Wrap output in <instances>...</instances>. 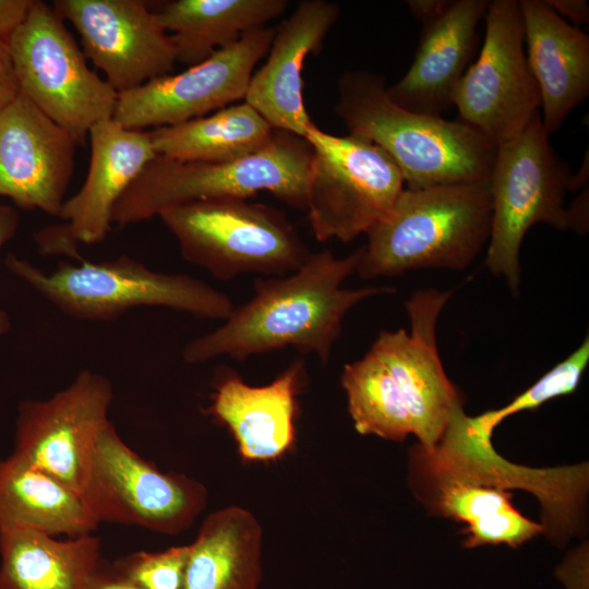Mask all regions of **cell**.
<instances>
[{
  "mask_svg": "<svg viewBox=\"0 0 589 589\" xmlns=\"http://www.w3.org/2000/svg\"><path fill=\"white\" fill-rule=\"evenodd\" d=\"M76 145L20 93L0 110V197L58 217L74 173Z\"/></svg>",
  "mask_w": 589,
  "mask_h": 589,
  "instance_id": "e0dca14e",
  "label": "cell"
},
{
  "mask_svg": "<svg viewBox=\"0 0 589 589\" xmlns=\"http://www.w3.org/2000/svg\"><path fill=\"white\" fill-rule=\"evenodd\" d=\"M303 372L302 362L296 361L267 385L251 386L235 373L217 383L205 412L230 430L244 460L275 459L293 445Z\"/></svg>",
  "mask_w": 589,
  "mask_h": 589,
  "instance_id": "7402d4cb",
  "label": "cell"
},
{
  "mask_svg": "<svg viewBox=\"0 0 589 589\" xmlns=\"http://www.w3.org/2000/svg\"><path fill=\"white\" fill-rule=\"evenodd\" d=\"M560 16H566L572 25L578 27L589 21V5L586 0H544Z\"/></svg>",
  "mask_w": 589,
  "mask_h": 589,
  "instance_id": "e575fe53",
  "label": "cell"
},
{
  "mask_svg": "<svg viewBox=\"0 0 589 589\" xmlns=\"http://www.w3.org/2000/svg\"><path fill=\"white\" fill-rule=\"evenodd\" d=\"M275 28H259L216 50L184 71L153 79L118 94L112 119L144 130L183 123L243 99L257 62L267 53Z\"/></svg>",
  "mask_w": 589,
  "mask_h": 589,
  "instance_id": "4fadbf2b",
  "label": "cell"
},
{
  "mask_svg": "<svg viewBox=\"0 0 589 589\" xmlns=\"http://www.w3.org/2000/svg\"><path fill=\"white\" fill-rule=\"evenodd\" d=\"M340 14L338 3L304 0L275 28L265 63L252 74L244 101L274 129L305 137L314 124L303 98L302 70Z\"/></svg>",
  "mask_w": 589,
  "mask_h": 589,
  "instance_id": "d6986e66",
  "label": "cell"
},
{
  "mask_svg": "<svg viewBox=\"0 0 589 589\" xmlns=\"http://www.w3.org/2000/svg\"><path fill=\"white\" fill-rule=\"evenodd\" d=\"M81 496L98 524L177 534L203 512L207 491L187 476L157 469L109 421L97 441Z\"/></svg>",
  "mask_w": 589,
  "mask_h": 589,
  "instance_id": "30bf717a",
  "label": "cell"
},
{
  "mask_svg": "<svg viewBox=\"0 0 589 589\" xmlns=\"http://www.w3.org/2000/svg\"><path fill=\"white\" fill-rule=\"evenodd\" d=\"M538 113L515 139L496 146L489 178L492 221L485 266L502 276L514 294L520 284L519 252L529 228L544 223L576 229L565 207L572 172L553 149Z\"/></svg>",
  "mask_w": 589,
  "mask_h": 589,
  "instance_id": "52a82bcc",
  "label": "cell"
},
{
  "mask_svg": "<svg viewBox=\"0 0 589 589\" xmlns=\"http://www.w3.org/2000/svg\"><path fill=\"white\" fill-rule=\"evenodd\" d=\"M488 5V0H449L436 17L422 24L410 68L387 87L395 104L433 117H442L453 106L455 91L474 56L477 26Z\"/></svg>",
  "mask_w": 589,
  "mask_h": 589,
  "instance_id": "ffe728a7",
  "label": "cell"
},
{
  "mask_svg": "<svg viewBox=\"0 0 589 589\" xmlns=\"http://www.w3.org/2000/svg\"><path fill=\"white\" fill-rule=\"evenodd\" d=\"M20 94L7 39L0 38V110Z\"/></svg>",
  "mask_w": 589,
  "mask_h": 589,
  "instance_id": "4dcf8cb0",
  "label": "cell"
},
{
  "mask_svg": "<svg viewBox=\"0 0 589 589\" xmlns=\"http://www.w3.org/2000/svg\"><path fill=\"white\" fill-rule=\"evenodd\" d=\"M588 166V153H586V159L584 160L579 171L576 175H572L569 191H576L587 184L589 177Z\"/></svg>",
  "mask_w": 589,
  "mask_h": 589,
  "instance_id": "8d00e7d4",
  "label": "cell"
},
{
  "mask_svg": "<svg viewBox=\"0 0 589 589\" xmlns=\"http://www.w3.org/2000/svg\"><path fill=\"white\" fill-rule=\"evenodd\" d=\"M190 544L161 552H136L117 560L115 567L144 589H183Z\"/></svg>",
  "mask_w": 589,
  "mask_h": 589,
  "instance_id": "f546056e",
  "label": "cell"
},
{
  "mask_svg": "<svg viewBox=\"0 0 589 589\" xmlns=\"http://www.w3.org/2000/svg\"><path fill=\"white\" fill-rule=\"evenodd\" d=\"M34 0H0V38L8 39L22 23Z\"/></svg>",
  "mask_w": 589,
  "mask_h": 589,
  "instance_id": "d6a6232c",
  "label": "cell"
},
{
  "mask_svg": "<svg viewBox=\"0 0 589 589\" xmlns=\"http://www.w3.org/2000/svg\"><path fill=\"white\" fill-rule=\"evenodd\" d=\"M77 32L82 51L118 93L170 74L176 55L156 13L141 0H55Z\"/></svg>",
  "mask_w": 589,
  "mask_h": 589,
  "instance_id": "2e32d148",
  "label": "cell"
},
{
  "mask_svg": "<svg viewBox=\"0 0 589 589\" xmlns=\"http://www.w3.org/2000/svg\"><path fill=\"white\" fill-rule=\"evenodd\" d=\"M340 381L358 433L390 441H404L411 434L407 410L372 351L347 363Z\"/></svg>",
  "mask_w": 589,
  "mask_h": 589,
  "instance_id": "83f0119b",
  "label": "cell"
},
{
  "mask_svg": "<svg viewBox=\"0 0 589 589\" xmlns=\"http://www.w3.org/2000/svg\"><path fill=\"white\" fill-rule=\"evenodd\" d=\"M589 362V338L568 357L556 363L530 387L506 406L473 417L481 432L492 436L493 430L506 418L526 410H534L544 402L574 393Z\"/></svg>",
  "mask_w": 589,
  "mask_h": 589,
  "instance_id": "f1b7e54d",
  "label": "cell"
},
{
  "mask_svg": "<svg viewBox=\"0 0 589 589\" xmlns=\"http://www.w3.org/2000/svg\"><path fill=\"white\" fill-rule=\"evenodd\" d=\"M491 221L489 179L405 188L366 232L356 272L374 279L419 268L465 269L489 241Z\"/></svg>",
  "mask_w": 589,
  "mask_h": 589,
  "instance_id": "3957f363",
  "label": "cell"
},
{
  "mask_svg": "<svg viewBox=\"0 0 589 589\" xmlns=\"http://www.w3.org/2000/svg\"><path fill=\"white\" fill-rule=\"evenodd\" d=\"M308 217L317 241L350 242L383 219L405 189L394 160L368 137L336 136L313 124Z\"/></svg>",
  "mask_w": 589,
  "mask_h": 589,
  "instance_id": "9c48e42d",
  "label": "cell"
},
{
  "mask_svg": "<svg viewBox=\"0 0 589 589\" xmlns=\"http://www.w3.org/2000/svg\"><path fill=\"white\" fill-rule=\"evenodd\" d=\"M112 399L110 381L83 370L49 398L22 401L12 456L81 495Z\"/></svg>",
  "mask_w": 589,
  "mask_h": 589,
  "instance_id": "7c38bea8",
  "label": "cell"
},
{
  "mask_svg": "<svg viewBox=\"0 0 589 589\" xmlns=\"http://www.w3.org/2000/svg\"><path fill=\"white\" fill-rule=\"evenodd\" d=\"M262 527L240 506L211 513L190 544L183 589H259Z\"/></svg>",
  "mask_w": 589,
  "mask_h": 589,
  "instance_id": "603a6c76",
  "label": "cell"
},
{
  "mask_svg": "<svg viewBox=\"0 0 589 589\" xmlns=\"http://www.w3.org/2000/svg\"><path fill=\"white\" fill-rule=\"evenodd\" d=\"M361 252L359 248L339 259L324 250L311 253L290 274L256 278L250 300L233 308L218 328L185 345L184 361L245 360L291 346L302 354H316L325 364L349 310L368 298L395 291L392 287H341L356 272Z\"/></svg>",
  "mask_w": 589,
  "mask_h": 589,
  "instance_id": "6da1fadb",
  "label": "cell"
},
{
  "mask_svg": "<svg viewBox=\"0 0 589 589\" xmlns=\"http://www.w3.org/2000/svg\"><path fill=\"white\" fill-rule=\"evenodd\" d=\"M0 589H86L100 563L101 540H57L32 529L0 530Z\"/></svg>",
  "mask_w": 589,
  "mask_h": 589,
  "instance_id": "cb8c5ba5",
  "label": "cell"
},
{
  "mask_svg": "<svg viewBox=\"0 0 589 589\" xmlns=\"http://www.w3.org/2000/svg\"><path fill=\"white\" fill-rule=\"evenodd\" d=\"M528 67L541 95L542 124L556 132L589 94V37L544 0H520Z\"/></svg>",
  "mask_w": 589,
  "mask_h": 589,
  "instance_id": "44dd1931",
  "label": "cell"
},
{
  "mask_svg": "<svg viewBox=\"0 0 589 589\" xmlns=\"http://www.w3.org/2000/svg\"><path fill=\"white\" fill-rule=\"evenodd\" d=\"M310 143L276 130L259 152L231 161H185L157 155L118 201L112 220L127 227L190 202L248 199L266 191L291 207L306 209Z\"/></svg>",
  "mask_w": 589,
  "mask_h": 589,
  "instance_id": "277c9868",
  "label": "cell"
},
{
  "mask_svg": "<svg viewBox=\"0 0 589 589\" xmlns=\"http://www.w3.org/2000/svg\"><path fill=\"white\" fill-rule=\"evenodd\" d=\"M19 220L16 209L0 202V252L3 245L15 235ZM10 326L9 316L4 311L0 310V335L7 333Z\"/></svg>",
  "mask_w": 589,
  "mask_h": 589,
  "instance_id": "836d02e7",
  "label": "cell"
},
{
  "mask_svg": "<svg viewBox=\"0 0 589 589\" xmlns=\"http://www.w3.org/2000/svg\"><path fill=\"white\" fill-rule=\"evenodd\" d=\"M484 19L480 55L459 82L453 106L459 120L498 146L540 113L541 95L524 51L519 1H489Z\"/></svg>",
  "mask_w": 589,
  "mask_h": 589,
  "instance_id": "8fae6325",
  "label": "cell"
},
{
  "mask_svg": "<svg viewBox=\"0 0 589 589\" xmlns=\"http://www.w3.org/2000/svg\"><path fill=\"white\" fill-rule=\"evenodd\" d=\"M77 260L46 273L10 253L5 266L60 312L80 321L109 322L140 306L226 320L235 308L225 292L201 279L156 272L128 255L103 262Z\"/></svg>",
  "mask_w": 589,
  "mask_h": 589,
  "instance_id": "5b68a950",
  "label": "cell"
},
{
  "mask_svg": "<svg viewBox=\"0 0 589 589\" xmlns=\"http://www.w3.org/2000/svg\"><path fill=\"white\" fill-rule=\"evenodd\" d=\"M287 7L286 0H176L155 13L161 28L172 33L176 61L189 68L265 27Z\"/></svg>",
  "mask_w": 589,
  "mask_h": 589,
  "instance_id": "d4e9b609",
  "label": "cell"
},
{
  "mask_svg": "<svg viewBox=\"0 0 589 589\" xmlns=\"http://www.w3.org/2000/svg\"><path fill=\"white\" fill-rule=\"evenodd\" d=\"M417 466L435 486L425 504L436 515L464 522V546L507 544L517 548L545 530L512 504V486L494 470L432 454L418 447Z\"/></svg>",
  "mask_w": 589,
  "mask_h": 589,
  "instance_id": "ac0fdd59",
  "label": "cell"
},
{
  "mask_svg": "<svg viewBox=\"0 0 589 589\" xmlns=\"http://www.w3.org/2000/svg\"><path fill=\"white\" fill-rule=\"evenodd\" d=\"M175 237L185 261L220 280L244 273L284 276L311 252L280 211L245 199L185 203L157 216Z\"/></svg>",
  "mask_w": 589,
  "mask_h": 589,
  "instance_id": "8992f818",
  "label": "cell"
},
{
  "mask_svg": "<svg viewBox=\"0 0 589 589\" xmlns=\"http://www.w3.org/2000/svg\"><path fill=\"white\" fill-rule=\"evenodd\" d=\"M148 132L157 155L185 161L224 163L259 152L271 142L275 129L243 101Z\"/></svg>",
  "mask_w": 589,
  "mask_h": 589,
  "instance_id": "4316f807",
  "label": "cell"
},
{
  "mask_svg": "<svg viewBox=\"0 0 589 589\" xmlns=\"http://www.w3.org/2000/svg\"><path fill=\"white\" fill-rule=\"evenodd\" d=\"M452 291L418 290L406 301L410 330H382L370 350L383 364L420 446L433 448L462 400L446 376L436 342L437 320Z\"/></svg>",
  "mask_w": 589,
  "mask_h": 589,
  "instance_id": "5bb4252c",
  "label": "cell"
},
{
  "mask_svg": "<svg viewBox=\"0 0 589 589\" xmlns=\"http://www.w3.org/2000/svg\"><path fill=\"white\" fill-rule=\"evenodd\" d=\"M87 137V175L80 190L62 205L58 217L64 224L45 227L34 236L45 254L79 259V243L103 242L111 231L118 201L157 156L148 131L127 129L113 119L94 124Z\"/></svg>",
  "mask_w": 589,
  "mask_h": 589,
  "instance_id": "9a60e30c",
  "label": "cell"
},
{
  "mask_svg": "<svg viewBox=\"0 0 589 589\" xmlns=\"http://www.w3.org/2000/svg\"><path fill=\"white\" fill-rule=\"evenodd\" d=\"M82 496L12 455L0 460V530L32 529L69 538L98 527Z\"/></svg>",
  "mask_w": 589,
  "mask_h": 589,
  "instance_id": "484cf974",
  "label": "cell"
},
{
  "mask_svg": "<svg viewBox=\"0 0 589 589\" xmlns=\"http://www.w3.org/2000/svg\"><path fill=\"white\" fill-rule=\"evenodd\" d=\"M335 111L349 133L363 135L397 165L405 188L482 181L490 178L496 146L461 120L412 112L395 104L385 79L348 71L338 81Z\"/></svg>",
  "mask_w": 589,
  "mask_h": 589,
  "instance_id": "7a4b0ae2",
  "label": "cell"
},
{
  "mask_svg": "<svg viewBox=\"0 0 589 589\" xmlns=\"http://www.w3.org/2000/svg\"><path fill=\"white\" fill-rule=\"evenodd\" d=\"M86 589H144L123 576L113 564L101 560Z\"/></svg>",
  "mask_w": 589,
  "mask_h": 589,
  "instance_id": "1f68e13d",
  "label": "cell"
},
{
  "mask_svg": "<svg viewBox=\"0 0 589 589\" xmlns=\"http://www.w3.org/2000/svg\"><path fill=\"white\" fill-rule=\"evenodd\" d=\"M449 0H408L411 13L423 23L436 17L448 4Z\"/></svg>",
  "mask_w": 589,
  "mask_h": 589,
  "instance_id": "d590c367",
  "label": "cell"
},
{
  "mask_svg": "<svg viewBox=\"0 0 589 589\" xmlns=\"http://www.w3.org/2000/svg\"><path fill=\"white\" fill-rule=\"evenodd\" d=\"M20 93L82 144L97 122L112 119L118 93L87 64L51 4L34 0L7 39Z\"/></svg>",
  "mask_w": 589,
  "mask_h": 589,
  "instance_id": "ba28073f",
  "label": "cell"
}]
</instances>
